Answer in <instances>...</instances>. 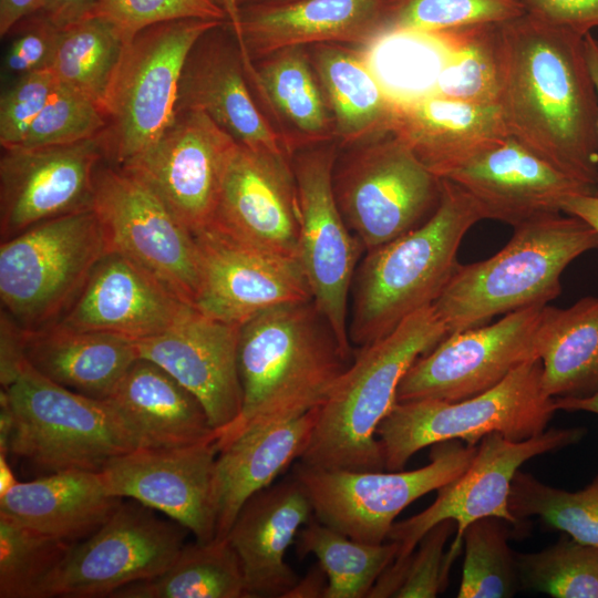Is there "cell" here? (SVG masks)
Listing matches in <instances>:
<instances>
[{
	"instance_id": "obj_21",
	"label": "cell",
	"mask_w": 598,
	"mask_h": 598,
	"mask_svg": "<svg viewBox=\"0 0 598 598\" xmlns=\"http://www.w3.org/2000/svg\"><path fill=\"white\" fill-rule=\"evenodd\" d=\"M194 236L199 260L194 307L200 312L241 326L274 307L312 300L299 259L237 244L209 228Z\"/></svg>"
},
{
	"instance_id": "obj_33",
	"label": "cell",
	"mask_w": 598,
	"mask_h": 598,
	"mask_svg": "<svg viewBox=\"0 0 598 598\" xmlns=\"http://www.w3.org/2000/svg\"><path fill=\"white\" fill-rule=\"evenodd\" d=\"M137 358L134 340L110 332L60 323L27 331L25 359L37 372L97 400L110 398Z\"/></svg>"
},
{
	"instance_id": "obj_41",
	"label": "cell",
	"mask_w": 598,
	"mask_h": 598,
	"mask_svg": "<svg viewBox=\"0 0 598 598\" xmlns=\"http://www.w3.org/2000/svg\"><path fill=\"white\" fill-rule=\"evenodd\" d=\"M509 509L518 519L538 516L575 540L598 547V474L582 489L569 492L518 470L511 486Z\"/></svg>"
},
{
	"instance_id": "obj_2",
	"label": "cell",
	"mask_w": 598,
	"mask_h": 598,
	"mask_svg": "<svg viewBox=\"0 0 598 598\" xmlns=\"http://www.w3.org/2000/svg\"><path fill=\"white\" fill-rule=\"evenodd\" d=\"M352 362L312 300L280 305L240 326L239 416L217 434L218 452L243 433L321 406Z\"/></svg>"
},
{
	"instance_id": "obj_49",
	"label": "cell",
	"mask_w": 598,
	"mask_h": 598,
	"mask_svg": "<svg viewBox=\"0 0 598 598\" xmlns=\"http://www.w3.org/2000/svg\"><path fill=\"white\" fill-rule=\"evenodd\" d=\"M58 33L59 29L39 10L21 19L8 33L14 37L4 54V72L18 78L49 68Z\"/></svg>"
},
{
	"instance_id": "obj_15",
	"label": "cell",
	"mask_w": 598,
	"mask_h": 598,
	"mask_svg": "<svg viewBox=\"0 0 598 598\" xmlns=\"http://www.w3.org/2000/svg\"><path fill=\"white\" fill-rule=\"evenodd\" d=\"M188 532L135 502L122 503L95 533L72 546L40 598H104L166 570Z\"/></svg>"
},
{
	"instance_id": "obj_11",
	"label": "cell",
	"mask_w": 598,
	"mask_h": 598,
	"mask_svg": "<svg viewBox=\"0 0 598 598\" xmlns=\"http://www.w3.org/2000/svg\"><path fill=\"white\" fill-rule=\"evenodd\" d=\"M347 150L334 165L333 192L364 250L406 234L434 213L441 178L394 135Z\"/></svg>"
},
{
	"instance_id": "obj_7",
	"label": "cell",
	"mask_w": 598,
	"mask_h": 598,
	"mask_svg": "<svg viewBox=\"0 0 598 598\" xmlns=\"http://www.w3.org/2000/svg\"><path fill=\"white\" fill-rule=\"evenodd\" d=\"M542 371L536 359L473 398L396 402L377 429L384 468L401 471L420 450L444 441L477 445L491 433L512 441L543 433L557 409L543 388Z\"/></svg>"
},
{
	"instance_id": "obj_14",
	"label": "cell",
	"mask_w": 598,
	"mask_h": 598,
	"mask_svg": "<svg viewBox=\"0 0 598 598\" xmlns=\"http://www.w3.org/2000/svg\"><path fill=\"white\" fill-rule=\"evenodd\" d=\"M93 209L110 250L132 259L194 306L199 283L195 236L146 183L103 159L95 173Z\"/></svg>"
},
{
	"instance_id": "obj_38",
	"label": "cell",
	"mask_w": 598,
	"mask_h": 598,
	"mask_svg": "<svg viewBox=\"0 0 598 598\" xmlns=\"http://www.w3.org/2000/svg\"><path fill=\"white\" fill-rule=\"evenodd\" d=\"M300 558L315 555L327 576L322 598L368 597L378 578L394 560L398 545L368 544L348 537L315 516L295 540Z\"/></svg>"
},
{
	"instance_id": "obj_26",
	"label": "cell",
	"mask_w": 598,
	"mask_h": 598,
	"mask_svg": "<svg viewBox=\"0 0 598 598\" xmlns=\"http://www.w3.org/2000/svg\"><path fill=\"white\" fill-rule=\"evenodd\" d=\"M384 4L385 0H296L240 7L236 42L245 71L289 47L364 48L381 34Z\"/></svg>"
},
{
	"instance_id": "obj_8",
	"label": "cell",
	"mask_w": 598,
	"mask_h": 598,
	"mask_svg": "<svg viewBox=\"0 0 598 598\" xmlns=\"http://www.w3.org/2000/svg\"><path fill=\"white\" fill-rule=\"evenodd\" d=\"M110 250L93 208L38 224L0 244V299L22 329L56 323Z\"/></svg>"
},
{
	"instance_id": "obj_47",
	"label": "cell",
	"mask_w": 598,
	"mask_h": 598,
	"mask_svg": "<svg viewBox=\"0 0 598 598\" xmlns=\"http://www.w3.org/2000/svg\"><path fill=\"white\" fill-rule=\"evenodd\" d=\"M59 83L50 68L16 78L0 99V144L19 146Z\"/></svg>"
},
{
	"instance_id": "obj_1",
	"label": "cell",
	"mask_w": 598,
	"mask_h": 598,
	"mask_svg": "<svg viewBox=\"0 0 598 598\" xmlns=\"http://www.w3.org/2000/svg\"><path fill=\"white\" fill-rule=\"evenodd\" d=\"M584 37L529 12L498 23L497 105L508 135L595 193L598 99Z\"/></svg>"
},
{
	"instance_id": "obj_22",
	"label": "cell",
	"mask_w": 598,
	"mask_h": 598,
	"mask_svg": "<svg viewBox=\"0 0 598 598\" xmlns=\"http://www.w3.org/2000/svg\"><path fill=\"white\" fill-rule=\"evenodd\" d=\"M467 193L483 219L516 227L561 212L564 200L595 194L507 135L444 174Z\"/></svg>"
},
{
	"instance_id": "obj_23",
	"label": "cell",
	"mask_w": 598,
	"mask_h": 598,
	"mask_svg": "<svg viewBox=\"0 0 598 598\" xmlns=\"http://www.w3.org/2000/svg\"><path fill=\"white\" fill-rule=\"evenodd\" d=\"M239 333L240 326L190 306L169 329L135 344L140 358L163 368L198 399L218 434L241 412Z\"/></svg>"
},
{
	"instance_id": "obj_32",
	"label": "cell",
	"mask_w": 598,
	"mask_h": 598,
	"mask_svg": "<svg viewBox=\"0 0 598 598\" xmlns=\"http://www.w3.org/2000/svg\"><path fill=\"white\" fill-rule=\"evenodd\" d=\"M122 504L99 472L66 471L18 482L0 495V514L38 533L75 545L95 533Z\"/></svg>"
},
{
	"instance_id": "obj_24",
	"label": "cell",
	"mask_w": 598,
	"mask_h": 598,
	"mask_svg": "<svg viewBox=\"0 0 598 598\" xmlns=\"http://www.w3.org/2000/svg\"><path fill=\"white\" fill-rule=\"evenodd\" d=\"M249 84L238 44L225 22L207 31L190 50L179 79L176 111H202L238 144L290 156Z\"/></svg>"
},
{
	"instance_id": "obj_37",
	"label": "cell",
	"mask_w": 598,
	"mask_h": 598,
	"mask_svg": "<svg viewBox=\"0 0 598 598\" xmlns=\"http://www.w3.org/2000/svg\"><path fill=\"white\" fill-rule=\"evenodd\" d=\"M127 43L110 21L85 17L59 29L49 68L61 83L86 95L103 112Z\"/></svg>"
},
{
	"instance_id": "obj_16",
	"label": "cell",
	"mask_w": 598,
	"mask_h": 598,
	"mask_svg": "<svg viewBox=\"0 0 598 598\" xmlns=\"http://www.w3.org/2000/svg\"><path fill=\"white\" fill-rule=\"evenodd\" d=\"M543 307H528L506 313L493 324L448 333L409 368L398 386L396 402L473 398L496 386L524 363L539 359Z\"/></svg>"
},
{
	"instance_id": "obj_45",
	"label": "cell",
	"mask_w": 598,
	"mask_h": 598,
	"mask_svg": "<svg viewBox=\"0 0 598 598\" xmlns=\"http://www.w3.org/2000/svg\"><path fill=\"white\" fill-rule=\"evenodd\" d=\"M105 127L102 110L80 91L59 81L24 140L16 147L72 144L99 136Z\"/></svg>"
},
{
	"instance_id": "obj_3",
	"label": "cell",
	"mask_w": 598,
	"mask_h": 598,
	"mask_svg": "<svg viewBox=\"0 0 598 598\" xmlns=\"http://www.w3.org/2000/svg\"><path fill=\"white\" fill-rule=\"evenodd\" d=\"M447 334L432 305L406 317L388 334L357 348L352 362L319 408L299 461L326 470H385L377 429L395 405L398 386L409 368Z\"/></svg>"
},
{
	"instance_id": "obj_40",
	"label": "cell",
	"mask_w": 598,
	"mask_h": 598,
	"mask_svg": "<svg viewBox=\"0 0 598 598\" xmlns=\"http://www.w3.org/2000/svg\"><path fill=\"white\" fill-rule=\"evenodd\" d=\"M497 24L472 27L431 37L443 42L448 54L436 76L432 93L472 103L497 105Z\"/></svg>"
},
{
	"instance_id": "obj_36",
	"label": "cell",
	"mask_w": 598,
	"mask_h": 598,
	"mask_svg": "<svg viewBox=\"0 0 598 598\" xmlns=\"http://www.w3.org/2000/svg\"><path fill=\"white\" fill-rule=\"evenodd\" d=\"M110 598H247L239 557L229 539L184 545L162 574L116 590Z\"/></svg>"
},
{
	"instance_id": "obj_39",
	"label": "cell",
	"mask_w": 598,
	"mask_h": 598,
	"mask_svg": "<svg viewBox=\"0 0 598 598\" xmlns=\"http://www.w3.org/2000/svg\"><path fill=\"white\" fill-rule=\"evenodd\" d=\"M522 0H385L381 37H436L524 14ZM378 38V39H379Z\"/></svg>"
},
{
	"instance_id": "obj_59",
	"label": "cell",
	"mask_w": 598,
	"mask_h": 598,
	"mask_svg": "<svg viewBox=\"0 0 598 598\" xmlns=\"http://www.w3.org/2000/svg\"><path fill=\"white\" fill-rule=\"evenodd\" d=\"M19 481L16 480L13 471L8 462V456L0 454V495L6 493Z\"/></svg>"
},
{
	"instance_id": "obj_60",
	"label": "cell",
	"mask_w": 598,
	"mask_h": 598,
	"mask_svg": "<svg viewBox=\"0 0 598 598\" xmlns=\"http://www.w3.org/2000/svg\"><path fill=\"white\" fill-rule=\"evenodd\" d=\"M296 0H238L239 8L245 6H255V4H278L292 2Z\"/></svg>"
},
{
	"instance_id": "obj_48",
	"label": "cell",
	"mask_w": 598,
	"mask_h": 598,
	"mask_svg": "<svg viewBox=\"0 0 598 598\" xmlns=\"http://www.w3.org/2000/svg\"><path fill=\"white\" fill-rule=\"evenodd\" d=\"M454 528L453 520H443L422 537L406 560L401 585L393 597L434 598L445 589L451 570L445 545Z\"/></svg>"
},
{
	"instance_id": "obj_9",
	"label": "cell",
	"mask_w": 598,
	"mask_h": 598,
	"mask_svg": "<svg viewBox=\"0 0 598 598\" xmlns=\"http://www.w3.org/2000/svg\"><path fill=\"white\" fill-rule=\"evenodd\" d=\"M587 434L582 426L546 429L533 437L512 441L499 433L485 435L466 470L437 489L434 502L419 514L395 522L388 540L398 545L394 560L375 582V591L392 597L400 587L404 566L422 537L443 520L456 525L455 537L446 551L452 567L463 547L466 527L484 517H497L516 526L519 519L509 509L513 478L519 467L530 458L556 452L579 443Z\"/></svg>"
},
{
	"instance_id": "obj_46",
	"label": "cell",
	"mask_w": 598,
	"mask_h": 598,
	"mask_svg": "<svg viewBox=\"0 0 598 598\" xmlns=\"http://www.w3.org/2000/svg\"><path fill=\"white\" fill-rule=\"evenodd\" d=\"M90 16L113 23L127 42L141 30L161 22L181 19L227 21L216 0H100Z\"/></svg>"
},
{
	"instance_id": "obj_31",
	"label": "cell",
	"mask_w": 598,
	"mask_h": 598,
	"mask_svg": "<svg viewBox=\"0 0 598 598\" xmlns=\"http://www.w3.org/2000/svg\"><path fill=\"white\" fill-rule=\"evenodd\" d=\"M319 408L290 421L249 430L218 452L215 538H226L244 504L301 457L316 426Z\"/></svg>"
},
{
	"instance_id": "obj_50",
	"label": "cell",
	"mask_w": 598,
	"mask_h": 598,
	"mask_svg": "<svg viewBox=\"0 0 598 598\" xmlns=\"http://www.w3.org/2000/svg\"><path fill=\"white\" fill-rule=\"evenodd\" d=\"M526 11L586 34L598 27V0H522Z\"/></svg>"
},
{
	"instance_id": "obj_29",
	"label": "cell",
	"mask_w": 598,
	"mask_h": 598,
	"mask_svg": "<svg viewBox=\"0 0 598 598\" xmlns=\"http://www.w3.org/2000/svg\"><path fill=\"white\" fill-rule=\"evenodd\" d=\"M106 401L135 450L178 447L217 437L198 399L144 358L132 363Z\"/></svg>"
},
{
	"instance_id": "obj_6",
	"label": "cell",
	"mask_w": 598,
	"mask_h": 598,
	"mask_svg": "<svg viewBox=\"0 0 598 598\" xmlns=\"http://www.w3.org/2000/svg\"><path fill=\"white\" fill-rule=\"evenodd\" d=\"M2 396L11 414L9 455L42 475L100 472L112 458L135 450L106 400L61 386L28 362Z\"/></svg>"
},
{
	"instance_id": "obj_53",
	"label": "cell",
	"mask_w": 598,
	"mask_h": 598,
	"mask_svg": "<svg viewBox=\"0 0 598 598\" xmlns=\"http://www.w3.org/2000/svg\"><path fill=\"white\" fill-rule=\"evenodd\" d=\"M561 212L580 218L598 233V195H571L564 200Z\"/></svg>"
},
{
	"instance_id": "obj_58",
	"label": "cell",
	"mask_w": 598,
	"mask_h": 598,
	"mask_svg": "<svg viewBox=\"0 0 598 598\" xmlns=\"http://www.w3.org/2000/svg\"><path fill=\"white\" fill-rule=\"evenodd\" d=\"M224 10L227 21L226 24L230 29L235 39L239 33V4L238 0H216Z\"/></svg>"
},
{
	"instance_id": "obj_34",
	"label": "cell",
	"mask_w": 598,
	"mask_h": 598,
	"mask_svg": "<svg viewBox=\"0 0 598 598\" xmlns=\"http://www.w3.org/2000/svg\"><path fill=\"white\" fill-rule=\"evenodd\" d=\"M307 48L333 118L336 143L350 148L392 134L396 100L361 50L333 43Z\"/></svg>"
},
{
	"instance_id": "obj_57",
	"label": "cell",
	"mask_w": 598,
	"mask_h": 598,
	"mask_svg": "<svg viewBox=\"0 0 598 598\" xmlns=\"http://www.w3.org/2000/svg\"><path fill=\"white\" fill-rule=\"evenodd\" d=\"M584 47L588 68L596 86L598 99V41L592 37L590 32L584 37ZM597 130H598V116H597ZM595 194L598 195V174L596 181Z\"/></svg>"
},
{
	"instance_id": "obj_44",
	"label": "cell",
	"mask_w": 598,
	"mask_h": 598,
	"mask_svg": "<svg viewBox=\"0 0 598 598\" xmlns=\"http://www.w3.org/2000/svg\"><path fill=\"white\" fill-rule=\"evenodd\" d=\"M520 587L554 598H598V547L569 537L516 554Z\"/></svg>"
},
{
	"instance_id": "obj_55",
	"label": "cell",
	"mask_w": 598,
	"mask_h": 598,
	"mask_svg": "<svg viewBox=\"0 0 598 598\" xmlns=\"http://www.w3.org/2000/svg\"><path fill=\"white\" fill-rule=\"evenodd\" d=\"M326 578L324 571L318 566L310 570L303 579H299L285 598L323 597L327 587Z\"/></svg>"
},
{
	"instance_id": "obj_52",
	"label": "cell",
	"mask_w": 598,
	"mask_h": 598,
	"mask_svg": "<svg viewBox=\"0 0 598 598\" xmlns=\"http://www.w3.org/2000/svg\"><path fill=\"white\" fill-rule=\"evenodd\" d=\"M100 0H42L39 11L58 29L87 17Z\"/></svg>"
},
{
	"instance_id": "obj_30",
	"label": "cell",
	"mask_w": 598,
	"mask_h": 598,
	"mask_svg": "<svg viewBox=\"0 0 598 598\" xmlns=\"http://www.w3.org/2000/svg\"><path fill=\"white\" fill-rule=\"evenodd\" d=\"M247 78L287 153L336 142L333 118L307 47L255 61Z\"/></svg>"
},
{
	"instance_id": "obj_18",
	"label": "cell",
	"mask_w": 598,
	"mask_h": 598,
	"mask_svg": "<svg viewBox=\"0 0 598 598\" xmlns=\"http://www.w3.org/2000/svg\"><path fill=\"white\" fill-rule=\"evenodd\" d=\"M104 159L99 136L72 144L2 148L0 239L93 208L95 173Z\"/></svg>"
},
{
	"instance_id": "obj_43",
	"label": "cell",
	"mask_w": 598,
	"mask_h": 598,
	"mask_svg": "<svg viewBox=\"0 0 598 598\" xmlns=\"http://www.w3.org/2000/svg\"><path fill=\"white\" fill-rule=\"evenodd\" d=\"M72 546L0 514V597L40 598Z\"/></svg>"
},
{
	"instance_id": "obj_35",
	"label": "cell",
	"mask_w": 598,
	"mask_h": 598,
	"mask_svg": "<svg viewBox=\"0 0 598 598\" xmlns=\"http://www.w3.org/2000/svg\"><path fill=\"white\" fill-rule=\"evenodd\" d=\"M538 358L549 396L580 399L598 391V297L568 308L543 307Z\"/></svg>"
},
{
	"instance_id": "obj_12",
	"label": "cell",
	"mask_w": 598,
	"mask_h": 598,
	"mask_svg": "<svg viewBox=\"0 0 598 598\" xmlns=\"http://www.w3.org/2000/svg\"><path fill=\"white\" fill-rule=\"evenodd\" d=\"M432 446L430 463L413 471L326 470L298 461L292 475L318 520L352 539L382 544L405 507L461 475L477 450L458 440Z\"/></svg>"
},
{
	"instance_id": "obj_25",
	"label": "cell",
	"mask_w": 598,
	"mask_h": 598,
	"mask_svg": "<svg viewBox=\"0 0 598 598\" xmlns=\"http://www.w3.org/2000/svg\"><path fill=\"white\" fill-rule=\"evenodd\" d=\"M190 306L145 268L109 250L56 323L137 341L166 331Z\"/></svg>"
},
{
	"instance_id": "obj_4",
	"label": "cell",
	"mask_w": 598,
	"mask_h": 598,
	"mask_svg": "<svg viewBox=\"0 0 598 598\" xmlns=\"http://www.w3.org/2000/svg\"><path fill=\"white\" fill-rule=\"evenodd\" d=\"M482 214L460 186L441 178V198L419 227L368 250L352 282L348 333L361 348L391 332L415 311L432 306L457 266L464 235Z\"/></svg>"
},
{
	"instance_id": "obj_10",
	"label": "cell",
	"mask_w": 598,
	"mask_h": 598,
	"mask_svg": "<svg viewBox=\"0 0 598 598\" xmlns=\"http://www.w3.org/2000/svg\"><path fill=\"white\" fill-rule=\"evenodd\" d=\"M225 22L181 19L141 30L127 43L110 87L101 133L104 159L123 166L173 122L185 61L196 42Z\"/></svg>"
},
{
	"instance_id": "obj_28",
	"label": "cell",
	"mask_w": 598,
	"mask_h": 598,
	"mask_svg": "<svg viewBox=\"0 0 598 598\" xmlns=\"http://www.w3.org/2000/svg\"><path fill=\"white\" fill-rule=\"evenodd\" d=\"M392 135L441 178L508 133L498 105L431 92L396 100Z\"/></svg>"
},
{
	"instance_id": "obj_54",
	"label": "cell",
	"mask_w": 598,
	"mask_h": 598,
	"mask_svg": "<svg viewBox=\"0 0 598 598\" xmlns=\"http://www.w3.org/2000/svg\"><path fill=\"white\" fill-rule=\"evenodd\" d=\"M42 0H0V35L6 37L24 17L38 11Z\"/></svg>"
},
{
	"instance_id": "obj_5",
	"label": "cell",
	"mask_w": 598,
	"mask_h": 598,
	"mask_svg": "<svg viewBox=\"0 0 598 598\" xmlns=\"http://www.w3.org/2000/svg\"><path fill=\"white\" fill-rule=\"evenodd\" d=\"M597 248L598 233L578 217L558 213L526 221L492 257L460 264L433 307L452 333L548 305L561 291L566 267Z\"/></svg>"
},
{
	"instance_id": "obj_19",
	"label": "cell",
	"mask_w": 598,
	"mask_h": 598,
	"mask_svg": "<svg viewBox=\"0 0 598 598\" xmlns=\"http://www.w3.org/2000/svg\"><path fill=\"white\" fill-rule=\"evenodd\" d=\"M216 440L169 448H138L100 472L110 496L131 498L183 525L199 543L216 536Z\"/></svg>"
},
{
	"instance_id": "obj_20",
	"label": "cell",
	"mask_w": 598,
	"mask_h": 598,
	"mask_svg": "<svg viewBox=\"0 0 598 598\" xmlns=\"http://www.w3.org/2000/svg\"><path fill=\"white\" fill-rule=\"evenodd\" d=\"M299 224L292 157L238 144L207 228L237 244L298 259Z\"/></svg>"
},
{
	"instance_id": "obj_51",
	"label": "cell",
	"mask_w": 598,
	"mask_h": 598,
	"mask_svg": "<svg viewBox=\"0 0 598 598\" xmlns=\"http://www.w3.org/2000/svg\"><path fill=\"white\" fill-rule=\"evenodd\" d=\"M27 331L1 309L0 318V383L9 386L28 362L25 359Z\"/></svg>"
},
{
	"instance_id": "obj_17",
	"label": "cell",
	"mask_w": 598,
	"mask_h": 598,
	"mask_svg": "<svg viewBox=\"0 0 598 598\" xmlns=\"http://www.w3.org/2000/svg\"><path fill=\"white\" fill-rule=\"evenodd\" d=\"M237 146L204 112L179 110L152 145L120 167L146 183L195 235L210 225Z\"/></svg>"
},
{
	"instance_id": "obj_27",
	"label": "cell",
	"mask_w": 598,
	"mask_h": 598,
	"mask_svg": "<svg viewBox=\"0 0 598 598\" xmlns=\"http://www.w3.org/2000/svg\"><path fill=\"white\" fill-rule=\"evenodd\" d=\"M313 516L309 495L292 474L244 504L227 538L239 557L247 598H285L298 582L285 554Z\"/></svg>"
},
{
	"instance_id": "obj_42",
	"label": "cell",
	"mask_w": 598,
	"mask_h": 598,
	"mask_svg": "<svg viewBox=\"0 0 598 598\" xmlns=\"http://www.w3.org/2000/svg\"><path fill=\"white\" fill-rule=\"evenodd\" d=\"M507 524L497 517H484L466 527L458 598H509L520 588Z\"/></svg>"
},
{
	"instance_id": "obj_13",
	"label": "cell",
	"mask_w": 598,
	"mask_h": 598,
	"mask_svg": "<svg viewBox=\"0 0 598 598\" xmlns=\"http://www.w3.org/2000/svg\"><path fill=\"white\" fill-rule=\"evenodd\" d=\"M337 145L321 144L292 155L300 212L298 259L317 310L344 354L353 359L348 333L349 297L364 248L344 221L334 197Z\"/></svg>"
},
{
	"instance_id": "obj_56",
	"label": "cell",
	"mask_w": 598,
	"mask_h": 598,
	"mask_svg": "<svg viewBox=\"0 0 598 598\" xmlns=\"http://www.w3.org/2000/svg\"><path fill=\"white\" fill-rule=\"evenodd\" d=\"M555 405L557 411H584L598 415V391L587 398H557L555 399Z\"/></svg>"
}]
</instances>
